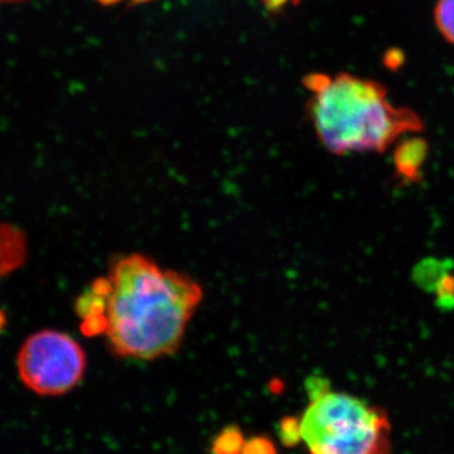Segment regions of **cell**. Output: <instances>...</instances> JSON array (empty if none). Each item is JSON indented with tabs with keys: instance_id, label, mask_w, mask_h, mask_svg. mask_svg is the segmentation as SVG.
<instances>
[{
	"instance_id": "obj_1",
	"label": "cell",
	"mask_w": 454,
	"mask_h": 454,
	"mask_svg": "<svg viewBox=\"0 0 454 454\" xmlns=\"http://www.w3.org/2000/svg\"><path fill=\"white\" fill-rule=\"evenodd\" d=\"M103 279L106 334L114 355L155 360L175 354L203 300L202 286L142 254L114 260Z\"/></svg>"
},
{
	"instance_id": "obj_2",
	"label": "cell",
	"mask_w": 454,
	"mask_h": 454,
	"mask_svg": "<svg viewBox=\"0 0 454 454\" xmlns=\"http://www.w3.org/2000/svg\"><path fill=\"white\" fill-rule=\"evenodd\" d=\"M319 142L331 153H381L406 134L423 129L417 113L390 103L381 83L349 74L304 77Z\"/></svg>"
},
{
	"instance_id": "obj_3",
	"label": "cell",
	"mask_w": 454,
	"mask_h": 454,
	"mask_svg": "<svg viewBox=\"0 0 454 454\" xmlns=\"http://www.w3.org/2000/svg\"><path fill=\"white\" fill-rule=\"evenodd\" d=\"M300 424L312 454H389L387 415L360 397L325 391L313 397Z\"/></svg>"
},
{
	"instance_id": "obj_4",
	"label": "cell",
	"mask_w": 454,
	"mask_h": 454,
	"mask_svg": "<svg viewBox=\"0 0 454 454\" xmlns=\"http://www.w3.org/2000/svg\"><path fill=\"white\" fill-rule=\"evenodd\" d=\"M85 351L70 334L44 330L25 340L17 366L20 380L40 395H64L74 390L85 375Z\"/></svg>"
},
{
	"instance_id": "obj_5",
	"label": "cell",
	"mask_w": 454,
	"mask_h": 454,
	"mask_svg": "<svg viewBox=\"0 0 454 454\" xmlns=\"http://www.w3.org/2000/svg\"><path fill=\"white\" fill-rule=\"evenodd\" d=\"M27 254L26 235L16 226L0 223V279L22 267Z\"/></svg>"
},
{
	"instance_id": "obj_6",
	"label": "cell",
	"mask_w": 454,
	"mask_h": 454,
	"mask_svg": "<svg viewBox=\"0 0 454 454\" xmlns=\"http://www.w3.org/2000/svg\"><path fill=\"white\" fill-rule=\"evenodd\" d=\"M426 153V145L419 139L406 140L405 143L397 146L395 166L400 175L411 179L417 177Z\"/></svg>"
},
{
	"instance_id": "obj_7",
	"label": "cell",
	"mask_w": 454,
	"mask_h": 454,
	"mask_svg": "<svg viewBox=\"0 0 454 454\" xmlns=\"http://www.w3.org/2000/svg\"><path fill=\"white\" fill-rule=\"evenodd\" d=\"M245 441L243 433L236 427H227L212 443L214 454H241Z\"/></svg>"
},
{
	"instance_id": "obj_8",
	"label": "cell",
	"mask_w": 454,
	"mask_h": 454,
	"mask_svg": "<svg viewBox=\"0 0 454 454\" xmlns=\"http://www.w3.org/2000/svg\"><path fill=\"white\" fill-rule=\"evenodd\" d=\"M434 20L442 35L454 44V0H438L434 9Z\"/></svg>"
},
{
	"instance_id": "obj_9",
	"label": "cell",
	"mask_w": 454,
	"mask_h": 454,
	"mask_svg": "<svg viewBox=\"0 0 454 454\" xmlns=\"http://www.w3.org/2000/svg\"><path fill=\"white\" fill-rule=\"evenodd\" d=\"M241 454H278V452L268 438L255 437L245 442Z\"/></svg>"
},
{
	"instance_id": "obj_10",
	"label": "cell",
	"mask_w": 454,
	"mask_h": 454,
	"mask_svg": "<svg viewBox=\"0 0 454 454\" xmlns=\"http://www.w3.org/2000/svg\"><path fill=\"white\" fill-rule=\"evenodd\" d=\"M280 437L286 444H293L301 437V424L295 419H286L280 424Z\"/></svg>"
},
{
	"instance_id": "obj_11",
	"label": "cell",
	"mask_w": 454,
	"mask_h": 454,
	"mask_svg": "<svg viewBox=\"0 0 454 454\" xmlns=\"http://www.w3.org/2000/svg\"><path fill=\"white\" fill-rule=\"evenodd\" d=\"M270 11H280L289 2V0H262Z\"/></svg>"
},
{
	"instance_id": "obj_12",
	"label": "cell",
	"mask_w": 454,
	"mask_h": 454,
	"mask_svg": "<svg viewBox=\"0 0 454 454\" xmlns=\"http://www.w3.org/2000/svg\"><path fill=\"white\" fill-rule=\"evenodd\" d=\"M27 2V0H0V5L3 4H18V3Z\"/></svg>"
},
{
	"instance_id": "obj_13",
	"label": "cell",
	"mask_w": 454,
	"mask_h": 454,
	"mask_svg": "<svg viewBox=\"0 0 454 454\" xmlns=\"http://www.w3.org/2000/svg\"><path fill=\"white\" fill-rule=\"evenodd\" d=\"M98 2L103 3V4L109 5L114 4V3L119 2V0H98Z\"/></svg>"
},
{
	"instance_id": "obj_14",
	"label": "cell",
	"mask_w": 454,
	"mask_h": 454,
	"mask_svg": "<svg viewBox=\"0 0 454 454\" xmlns=\"http://www.w3.org/2000/svg\"><path fill=\"white\" fill-rule=\"evenodd\" d=\"M5 324L4 315H3L2 312H0V328L3 327Z\"/></svg>"
},
{
	"instance_id": "obj_15",
	"label": "cell",
	"mask_w": 454,
	"mask_h": 454,
	"mask_svg": "<svg viewBox=\"0 0 454 454\" xmlns=\"http://www.w3.org/2000/svg\"><path fill=\"white\" fill-rule=\"evenodd\" d=\"M145 2H151V0H133V3H145Z\"/></svg>"
}]
</instances>
